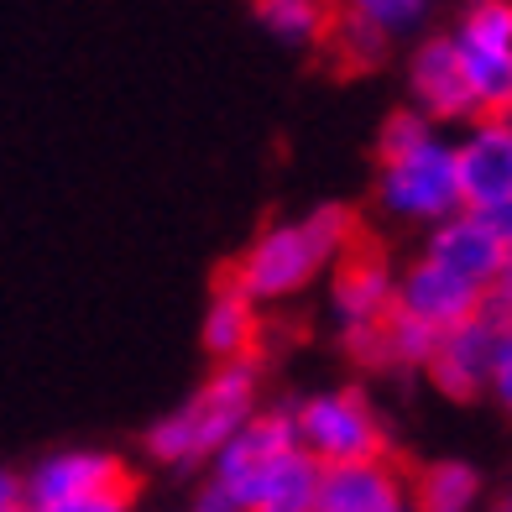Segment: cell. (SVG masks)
Returning <instances> with one entry per match:
<instances>
[{"label": "cell", "mask_w": 512, "mask_h": 512, "mask_svg": "<svg viewBox=\"0 0 512 512\" xmlns=\"http://www.w3.org/2000/svg\"><path fill=\"white\" fill-rule=\"evenodd\" d=\"M366 241L361 215L345 204H314L309 215L272 220L251 236V246L230 262L225 283H236L256 309L288 304V298L309 293L319 277H330L340 256H351Z\"/></svg>", "instance_id": "1"}, {"label": "cell", "mask_w": 512, "mask_h": 512, "mask_svg": "<svg viewBox=\"0 0 512 512\" xmlns=\"http://www.w3.org/2000/svg\"><path fill=\"white\" fill-rule=\"evenodd\" d=\"M377 204L403 225H439L460 209L455 147L418 110H392L377 131Z\"/></svg>", "instance_id": "2"}, {"label": "cell", "mask_w": 512, "mask_h": 512, "mask_svg": "<svg viewBox=\"0 0 512 512\" xmlns=\"http://www.w3.org/2000/svg\"><path fill=\"white\" fill-rule=\"evenodd\" d=\"M262 408V361H225L194 387L189 403L162 413L142 434V450L162 471H204L230 434Z\"/></svg>", "instance_id": "3"}, {"label": "cell", "mask_w": 512, "mask_h": 512, "mask_svg": "<svg viewBox=\"0 0 512 512\" xmlns=\"http://www.w3.org/2000/svg\"><path fill=\"white\" fill-rule=\"evenodd\" d=\"M293 408V434L319 471L330 465H361V460H387L392 455V434L387 418L361 387H324L309 398L288 403Z\"/></svg>", "instance_id": "4"}, {"label": "cell", "mask_w": 512, "mask_h": 512, "mask_svg": "<svg viewBox=\"0 0 512 512\" xmlns=\"http://www.w3.org/2000/svg\"><path fill=\"white\" fill-rule=\"evenodd\" d=\"M481 115H512V0H471L445 32Z\"/></svg>", "instance_id": "5"}, {"label": "cell", "mask_w": 512, "mask_h": 512, "mask_svg": "<svg viewBox=\"0 0 512 512\" xmlns=\"http://www.w3.org/2000/svg\"><path fill=\"white\" fill-rule=\"evenodd\" d=\"M512 330V314L502 298H486V304L455 324V330H445L434 340L429 351V366L424 377L434 382V392H445L450 403H476L486 398V377H492V356H497V340Z\"/></svg>", "instance_id": "6"}, {"label": "cell", "mask_w": 512, "mask_h": 512, "mask_svg": "<svg viewBox=\"0 0 512 512\" xmlns=\"http://www.w3.org/2000/svg\"><path fill=\"white\" fill-rule=\"evenodd\" d=\"M95 497H136V476L121 455L110 450H53L21 476V507H68Z\"/></svg>", "instance_id": "7"}, {"label": "cell", "mask_w": 512, "mask_h": 512, "mask_svg": "<svg viewBox=\"0 0 512 512\" xmlns=\"http://www.w3.org/2000/svg\"><path fill=\"white\" fill-rule=\"evenodd\" d=\"M324 283H330V319H335L340 340L377 330L398 309V262L371 241H361L351 256H340Z\"/></svg>", "instance_id": "8"}, {"label": "cell", "mask_w": 512, "mask_h": 512, "mask_svg": "<svg viewBox=\"0 0 512 512\" xmlns=\"http://www.w3.org/2000/svg\"><path fill=\"white\" fill-rule=\"evenodd\" d=\"M450 147H455L460 209L492 215L497 204L512 199V115H476Z\"/></svg>", "instance_id": "9"}, {"label": "cell", "mask_w": 512, "mask_h": 512, "mask_svg": "<svg viewBox=\"0 0 512 512\" xmlns=\"http://www.w3.org/2000/svg\"><path fill=\"white\" fill-rule=\"evenodd\" d=\"M424 262H434L439 272L460 277L465 288H476L492 298L497 283H502V267H507V246L497 241V230L486 215L476 209H455L450 220H439L424 230Z\"/></svg>", "instance_id": "10"}, {"label": "cell", "mask_w": 512, "mask_h": 512, "mask_svg": "<svg viewBox=\"0 0 512 512\" xmlns=\"http://www.w3.org/2000/svg\"><path fill=\"white\" fill-rule=\"evenodd\" d=\"M408 110H418L429 126H471L476 121V95L465 84V68L450 48V37H424L408 53Z\"/></svg>", "instance_id": "11"}, {"label": "cell", "mask_w": 512, "mask_h": 512, "mask_svg": "<svg viewBox=\"0 0 512 512\" xmlns=\"http://www.w3.org/2000/svg\"><path fill=\"white\" fill-rule=\"evenodd\" d=\"M481 304H486V293L465 288L460 277L439 272L434 262H424V256H413L408 267H398V314L424 324L429 335L455 330V324H465Z\"/></svg>", "instance_id": "12"}, {"label": "cell", "mask_w": 512, "mask_h": 512, "mask_svg": "<svg viewBox=\"0 0 512 512\" xmlns=\"http://www.w3.org/2000/svg\"><path fill=\"white\" fill-rule=\"evenodd\" d=\"M314 512H413L408 507V471L398 460H361V465H330L319 476Z\"/></svg>", "instance_id": "13"}, {"label": "cell", "mask_w": 512, "mask_h": 512, "mask_svg": "<svg viewBox=\"0 0 512 512\" xmlns=\"http://www.w3.org/2000/svg\"><path fill=\"white\" fill-rule=\"evenodd\" d=\"M434 340L424 324H413L403 319L398 309H392L377 330H361V335H345V356H351L361 371H371V377H424V366H429V351H434Z\"/></svg>", "instance_id": "14"}, {"label": "cell", "mask_w": 512, "mask_h": 512, "mask_svg": "<svg viewBox=\"0 0 512 512\" xmlns=\"http://www.w3.org/2000/svg\"><path fill=\"white\" fill-rule=\"evenodd\" d=\"M199 345L204 356L225 366V361H262L256 345H262V309L236 288V283H215L199 319Z\"/></svg>", "instance_id": "15"}, {"label": "cell", "mask_w": 512, "mask_h": 512, "mask_svg": "<svg viewBox=\"0 0 512 512\" xmlns=\"http://www.w3.org/2000/svg\"><path fill=\"white\" fill-rule=\"evenodd\" d=\"M413 512H486V481L471 460H429L408 471Z\"/></svg>", "instance_id": "16"}, {"label": "cell", "mask_w": 512, "mask_h": 512, "mask_svg": "<svg viewBox=\"0 0 512 512\" xmlns=\"http://www.w3.org/2000/svg\"><path fill=\"white\" fill-rule=\"evenodd\" d=\"M319 465L304 450H283L277 460H267V471L251 481L246 492V512H314L319 502Z\"/></svg>", "instance_id": "17"}, {"label": "cell", "mask_w": 512, "mask_h": 512, "mask_svg": "<svg viewBox=\"0 0 512 512\" xmlns=\"http://www.w3.org/2000/svg\"><path fill=\"white\" fill-rule=\"evenodd\" d=\"M251 11L288 48H319L324 32H330L335 0H251Z\"/></svg>", "instance_id": "18"}, {"label": "cell", "mask_w": 512, "mask_h": 512, "mask_svg": "<svg viewBox=\"0 0 512 512\" xmlns=\"http://www.w3.org/2000/svg\"><path fill=\"white\" fill-rule=\"evenodd\" d=\"M319 48L330 53V63L340 68V74H371V68H382V58H387L392 42H387L382 32H371L366 21L335 11V16H330V32H324Z\"/></svg>", "instance_id": "19"}, {"label": "cell", "mask_w": 512, "mask_h": 512, "mask_svg": "<svg viewBox=\"0 0 512 512\" xmlns=\"http://www.w3.org/2000/svg\"><path fill=\"white\" fill-rule=\"evenodd\" d=\"M429 6H434V0H335V11L366 21V27L382 32L387 42L403 37V32H413V27H424Z\"/></svg>", "instance_id": "20"}, {"label": "cell", "mask_w": 512, "mask_h": 512, "mask_svg": "<svg viewBox=\"0 0 512 512\" xmlns=\"http://www.w3.org/2000/svg\"><path fill=\"white\" fill-rule=\"evenodd\" d=\"M486 398H492L507 418H512V330L497 340V356H492V377H486Z\"/></svg>", "instance_id": "21"}, {"label": "cell", "mask_w": 512, "mask_h": 512, "mask_svg": "<svg viewBox=\"0 0 512 512\" xmlns=\"http://www.w3.org/2000/svg\"><path fill=\"white\" fill-rule=\"evenodd\" d=\"M42 512H131V497H95V502H68V507H42Z\"/></svg>", "instance_id": "22"}, {"label": "cell", "mask_w": 512, "mask_h": 512, "mask_svg": "<svg viewBox=\"0 0 512 512\" xmlns=\"http://www.w3.org/2000/svg\"><path fill=\"white\" fill-rule=\"evenodd\" d=\"M21 507V476L0 465V512H16Z\"/></svg>", "instance_id": "23"}, {"label": "cell", "mask_w": 512, "mask_h": 512, "mask_svg": "<svg viewBox=\"0 0 512 512\" xmlns=\"http://www.w3.org/2000/svg\"><path fill=\"white\" fill-rule=\"evenodd\" d=\"M486 220H492L497 241H502V246H507V256H512V199H507V204H497V209H492V215H486Z\"/></svg>", "instance_id": "24"}, {"label": "cell", "mask_w": 512, "mask_h": 512, "mask_svg": "<svg viewBox=\"0 0 512 512\" xmlns=\"http://www.w3.org/2000/svg\"><path fill=\"white\" fill-rule=\"evenodd\" d=\"M492 298H502L507 304V314H512V256H507V267H502V283H497V293Z\"/></svg>", "instance_id": "25"}, {"label": "cell", "mask_w": 512, "mask_h": 512, "mask_svg": "<svg viewBox=\"0 0 512 512\" xmlns=\"http://www.w3.org/2000/svg\"><path fill=\"white\" fill-rule=\"evenodd\" d=\"M486 512H512V492H507V497H497V502L486 507Z\"/></svg>", "instance_id": "26"}, {"label": "cell", "mask_w": 512, "mask_h": 512, "mask_svg": "<svg viewBox=\"0 0 512 512\" xmlns=\"http://www.w3.org/2000/svg\"><path fill=\"white\" fill-rule=\"evenodd\" d=\"M16 512H27V507H16Z\"/></svg>", "instance_id": "27"}]
</instances>
